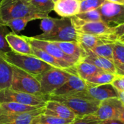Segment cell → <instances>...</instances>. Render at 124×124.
I'll return each mask as SVG.
<instances>
[{"label":"cell","instance_id":"6da1fadb","mask_svg":"<svg viewBox=\"0 0 124 124\" xmlns=\"http://www.w3.org/2000/svg\"><path fill=\"white\" fill-rule=\"evenodd\" d=\"M38 12L30 3L21 0H1L0 1V23L5 25L9 20L15 18H28L31 21L48 17Z\"/></svg>","mask_w":124,"mask_h":124},{"label":"cell","instance_id":"7a4b0ae2","mask_svg":"<svg viewBox=\"0 0 124 124\" xmlns=\"http://www.w3.org/2000/svg\"><path fill=\"white\" fill-rule=\"evenodd\" d=\"M49 100L57 101L64 104L78 117L94 114L98 110L101 102L89 97L86 91L72 95H49Z\"/></svg>","mask_w":124,"mask_h":124},{"label":"cell","instance_id":"3957f363","mask_svg":"<svg viewBox=\"0 0 124 124\" xmlns=\"http://www.w3.org/2000/svg\"><path fill=\"white\" fill-rule=\"evenodd\" d=\"M1 54L11 65L18 67L34 76L40 75L54 68L34 55L23 54L12 51Z\"/></svg>","mask_w":124,"mask_h":124},{"label":"cell","instance_id":"277c9868","mask_svg":"<svg viewBox=\"0 0 124 124\" xmlns=\"http://www.w3.org/2000/svg\"><path fill=\"white\" fill-rule=\"evenodd\" d=\"M12 69L13 75L10 87L12 89L38 96L47 97L42 93L41 85L36 76L29 73L15 65H12Z\"/></svg>","mask_w":124,"mask_h":124},{"label":"cell","instance_id":"5b68a950","mask_svg":"<svg viewBox=\"0 0 124 124\" xmlns=\"http://www.w3.org/2000/svg\"><path fill=\"white\" fill-rule=\"evenodd\" d=\"M73 75L65 69L52 68V69L36 76L42 93L49 97L56 89L62 86Z\"/></svg>","mask_w":124,"mask_h":124},{"label":"cell","instance_id":"8992f818","mask_svg":"<svg viewBox=\"0 0 124 124\" xmlns=\"http://www.w3.org/2000/svg\"><path fill=\"white\" fill-rule=\"evenodd\" d=\"M33 37L37 39L52 42H77V31L73 25L70 17H61L52 32L48 34L41 33Z\"/></svg>","mask_w":124,"mask_h":124},{"label":"cell","instance_id":"52a82bcc","mask_svg":"<svg viewBox=\"0 0 124 124\" xmlns=\"http://www.w3.org/2000/svg\"><path fill=\"white\" fill-rule=\"evenodd\" d=\"M49 100L47 97L38 96L23 92L13 90L11 88L0 90V103L17 102L26 105L42 108Z\"/></svg>","mask_w":124,"mask_h":124},{"label":"cell","instance_id":"ba28073f","mask_svg":"<svg viewBox=\"0 0 124 124\" xmlns=\"http://www.w3.org/2000/svg\"><path fill=\"white\" fill-rule=\"evenodd\" d=\"M98 10L102 21L108 26L116 28L124 24V4L106 1Z\"/></svg>","mask_w":124,"mask_h":124},{"label":"cell","instance_id":"9c48e42d","mask_svg":"<svg viewBox=\"0 0 124 124\" xmlns=\"http://www.w3.org/2000/svg\"><path fill=\"white\" fill-rule=\"evenodd\" d=\"M70 18L73 25L78 33H87L97 36H114L116 38L114 35L115 28L108 26L102 20L84 23L78 20L74 16Z\"/></svg>","mask_w":124,"mask_h":124},{"label":"cell","instance_id":"30bf717a","mask_svg":"<svg viewBox=\"0 0 124 124\" xmlns=\"http://www.w3.org/2000/svg\"><path fill=\"white\" fill-rule=\"evenodd\" d=\"M23 36L32 46L44 50V52L59 60L67 62L73 66H76V65L78 63V62L76 61L73 58L65 54L60 49V48L57 46L54 42L37 39L34 37H28L25 36Z\"/></svg>","mask_w":124,"mask_h":124},{"label":"cell","instance_id":"8fae6325","mask_svg":"<svg viewBox=\"0 0 124 124\" xmlns=\"http://www.w3.org/2000/svg\"><path fill=\"white\" fill-rule=\"evenodd\" d=\"M123 107L124 104L118 97L108 99L100 102L98 110L92 115L102 121L110 119H118Z\"/></svg>","mask_w":124,"mask_h":124},{"label":"cell","instance_id":"7c38bea8","mask_svg":"<svg viewBox=\"0 0 124 124\" xmlns=\"http://www.w3.org/2000/svg\"><path fill=\"white\" fill-rule=\"evenodd\" d=\"M86 83L87 88L86 89V92L89 97L97 101L102 102L108 99L118 97V90L112 84L95 85L89 82Z\"/></svg>","mask_w":124,"mask_h":124},{"label":"cell","instance_id":"4fadbf2b","mask_svg":"<svg viewBox=\"0 0 124 124\" xmlns=\"http://www.w3.org/2000/svg\"><path fill=\"white\" fill-rule=\"evenodd\" d=\"M87 83L77 75L73 74L69 79L59 89H56L51 95L64 96L72 95L86 91Z\"/></svg>","mask_w":124,"mask_h":124},{"label":"cell","instance_id":"5bb4252c","mask_svg":"<svg viewBox=\"0 0 124 124\" xmlns=\"http://www.w3.org/2000/svg\"><path fill=\"white\" fill-rule=\"evenodd\" d=\"M44 113V107L38 110L18 114L0 115V124H32L33 120Z\"/></svg>","mask_w":124,"mask_h":124},{"label":"cell","instance_id":"9a60e30c","mask_svg":"<svg viewBox=\"0 0 124 124\" xmlns=\"http://www.w3.org/2000/svg\"><path fill=\"white\" fill-rule=\"evenodd\" d=\"M44 113L46 115L53 116L57 118L72 121H74L78 117L69 108L64 104L51 100H48L46 101L44 106Z\"/></svg>","mask_w":124,"mask_h":124},{"label":"cell","instance_id":"2e32d148","mask_svg":"<svg viewBox=\"0 0 124 124\" xmlns=\"http://www.w3.org/2000/svg\"><path fill=\"white\" fill-rule=\"evenodd\" d=\"M117 39L114 36H97L77 32V42L85 49H92L95 46L105 44H112Z\"/></svg>","mask_w":124,"mask_h":124},{"label":"cell","instance_id":"e0dca14e","mask_svg":"<svg viewBox=\"0 0 124 124\" xmlns=\"http://www.w3.org/2000/svg\"><path fill=\"white\" fill-rule=\"evenodd\" d=\"M6 39L12 52L33 55L32 46L23 36H19L14 32H10L6 36Z\"/></svg>","mask_w":124,"mask_h":124},{"label":"cell","instance_id":"ac0fdd59","mask_svg":"<svg viewBox=\"0 0 124 124\" xmlns=\"http://www.w3.org/2000/svg\"><path fill=\"white\" fill-rule=\"evenodd\" d=\"M54 11L62 17H71L79 13V0H57L54 3Z\"/></svg>","mask_w":124,"mask_h":124},{"label":"cell","instance_id":"d6986e66","mask_svg":"<svg viewBox=\"0 0 124 124\" xmlns=\"http://www.w3.org/2000/svg\"><path fill=\"white\" fill-rule=\"evenodd\" d=\"M85 51L86 52V56L82 61L92 64L104 71L116 74V68L113 61L94 54L90 49Z\"/></svg>","mask_w":124,"mask_h":124},{"label":"cell","instance_id":"ffe728a7","mask_svg":"<svg viewBox=\"0 0 124 124\" xmlns=\"http://www.w3.org/2000/svg\"><path fill=\"white\" fill-rule=\"evenodd\" d=\"M58 46L60 49L67 55L73 58L78 62L82 61L86 56L85 49L76 41H66V42H54Z\"/></svg>","mask_w":124,"mask_h":124},{"label":"cell","instance_id":"44dd1931","mask_svg":"<svg viewBox=\"0 0 124 124\" xmlns=\"http://www.w3.org/2000/svg\"><path fill=\"white\" fill-rule=\"evenodd\" d=\"M12 75V65L0 53V90L11 87Z\"/></svg>","mask_w":124,"mask_h":124},{"label":"cell","instance_id":"7402d4cb","mask_svg":"<svg viewBox=\"0 0 124 124\" xmlns=\"http://www.w3.org/2000/svg\"><path fill=\"white\" fill-rule=\"evenodd\" d=\"M32 51H33V55L36 56V57L39 58L40 60H43L44 62H45L46 63H48L49 65H52L54 68L68 70V69L71 68L72 67H74L72 65L67 62L61 61V60H59L56 59L55 57H54L52 55L49 54L48 53H46V52H44L42 49H40L32 46Z\"/></svg>","mask_w":124,"mask_h":124},{"label":"cell","instance_id":"603a6c76","mask_svg":"<svg viewBox=\"0 0 124 124\" xmlns=\"http://www.w3.org/2000/svg\"><path fill=\"white\" fill-rule=\"evenodd\" d=\"M43 108V107H42ZM41 108L26 105L17 102H2L0 103V115L1 114H18L38 110Z\"/></svg>","mask_w":124,"mask_h":124},{"label":"cell","instance_id":"cb8c5ba5","mask_svg":"<svg viewBox=\"0 0 124 124\" xmlns=\"http://www.w3.org/2000/svg\"><path fill=\"white\" fill-rule=\"evenodd\" d=\"M75 69L77 76L84 81H87L89 78L104 72V70L100 69L97 66L84 61L78 62L75 66Z\"/></svg>","mask_w":124,"mask_h":124},{"label":"cell","instance_id":"d4e9b609","mask_svg":"<svg viewBox=\"0 0 124 124\" xmlns=\"http://www.w3.org/2000/svg\"><path fill=\"white\" fill-rule=\"evenodd\" d=\"M73 121L42 113L33 120L32 124H70Z\"/></svg>","mask_w":124,"mask_h":124},{"label":"cell","instance_id":"484cf974","mask_svg":"<svg viewBox=\"0 0 124 124\" xmlns=\"http://www.w3.org/2000/svg\"><path fill=\"white\" fill-rule=\"evenodd\" d=\"M116 74H113L108 72H102L96 76H94L89 78L86 82L95 84V85H102V84H112L113 81L116 78Z\"/></svg>","mask_w":124,"mask_h":124},{"label":"cell","instance_id":"4316f807","mask_svg":"<svg viewBox=\"0 0 124 124\" xmlns=\"http://www.w3.org/2000/svg\"><path fill=\"white\" fill-rule=\"evenodd\" d=\"M30 4L33 6L38 12L48 15L54 11V2L52 0H31Z\"/></svg>","mask_w":124,"mask_h":124},{"label":"cell","instance_id":"83f0119b","mask_svg":"<svg viewBox=\"0 0 124 124\" xmlns=\"http://www.w3.org/2000/svg\"><path fill=\"white\" fill-rule=\"evenodd\" d=\"M94 54L107 58L113 62V43L112 44H105L102 45H99L97 46L94 47L93 49H90Z\"/></svg>","mask_w":124,"mask_h":124},{"label":"cell","instance_id":"f1b7e54d","mask_svg":"<svg viewBox=\"0 0 124 124\" xmlns=\"http://www.w3.org/2000/svg\"><path fill=\"white\" fill-rule=\"evenodd\" d=\"M113 62L115 65L124 64V43L117 40L113 43Z\"/></svg>","mask_w":124,"mask_h":124},{"label":"cell","instance_id":"f546056e","mask_svg":"<svg viewBox=\"0 0 124 124\" xmlns=\"http://www.w3.org/2000/svg\"><path fill=\"white\" fill-rule=\"evenodd\" d=\"M31 20L28 18H15L5 23V25L11 28L12 32L17 34L25 29L28 23Z\"/></svg>","mask_w":124,"mask_h":124},{"label":"cell","instance_id":"4dcf8cb0","mask_svg":"<svg viewBox=\"0 0 124 124\" xmlns=\"http://www.w3.org/2000/svg\"><path fill=\"white\" fill-rule=\"evenodd\" d=\"M78 20L81 22H92V21H100L101 20V15L100 13L97 9L85 12H81L77 14L74 16Z\"/></svg>","mask_w":124,"mask_h":124},{"label":"cell","instance_id":"1f68e13d","mask_svg":"<svg viewBox=\"0 0 124 124\" xmlns=\"http://www.w3.org/2000/svg\"><path fill=\"white\" fill-rule=\"evenodd\" d=\"M105 2H106V0H84V1H80L79 13L97 9Z\"/></svg>","mask_w":124,"mask_h":124},{"label":"cell","instance_id":"d6a6232c","mask_svg":"<svg viewBox=\"0 0 124 124\" xmlns=\"http://www.w3.org/2000/svg\"><path fill=\"white\" fill-rule=\"evenodd\" d=\"M60 19L57 18H52L49 16L41 19V24H40V28L43 31V33L48 34L52 32L56 26L59 23Z\"/></svg>","mask_w":124,"mask_h":124},{"label":"cell","instance_id":"836d02e7","mask_svg":"<svg viewBox=\"0 0 124 124\" xmlns=\"http://www.w3.org/2000/svg\"><path fill=\"white\" fill-rule=\"evenodd\" d=\"M11 31H9L7 26L0 23V52L1 53H7V52H12V49L9 47L6 39V36Z\"/></svg>","mask_w":124,"mask_h":124},{"label":"cell","instance_id":"e575fe53","mask_svg":"<svg viewBox=\"0 0 124 124\" xmlns=\"http://www.w3.org/2000/svg\"><path fill=\"white\" fill-rule=\"evenodd\" d=\"M102 121L98 120L93 115L86 116L83 117H77L70 124H100Z\"/></svg>","mask_w":124,"mask_h":124},{"label":"cell","instance_id":"d590c367","mask_svg":"<svg viewBox=\"0 0 124 124\" xmlns=\"http://www.w3.org/2000/svg\"><path fill=\"white\" fill-rule=\"evenodd\" d=\"M113 86L118 91H124V76L117 75L112 83Z\"/></svg>","mask_w":124,"mask_h":124},{"label":"cell","instance_id":"8d00e7d4","mask_svg":"<svg viewBox=\"0 0 124 124\" xmlns=\"http://www.w3.org/2000/svg\"><path fill=\"white\" fill-rule=\"evenodd\" d=\"M114 35L118 39H119L122 36L124 35V24L117 26L114 28Z\"/></svg>","mask_w":124,"mask_h":124},{"label":"cell","instance_id":"74e56055","mask_svg":"<svg viewBox=\"0 0 124 124\" xmlns=\"http://www.w3.org/2000/svg\"><path fill=\"white\" fill-rule=\"evenodd\" d=\"M100 124H124V123L120 119H110L102 121Z\"/></svg>","mask_w":124,"mask_h":124},{"label":"cell","instance_id":"f35d334b","mask_svg":"<svg viewBox=\"0 0 124 124\" xmlns=\"http://www.w3.org/2000/svg\"><path fill=\"white\" fill-rule=\"evenodd\" d=\"M116 75L124 76V64L116 65Z\"/></svg>","mask_w":124,"mask_h":124},{"label":"cell","instance_id":"ab89813d","mask_svg":"<svg viewBox=\"0 0 124 124\" xmlns=\"http://www.w3.org/2000/svg\"><path fill=\"white\" fill-rule=\"evenodd\" d=\"M118 99L124 105V91H118Z\"/></svg>","mask_w":124,"mask_h":124},{"label":"cell","instance_id":"60d3db41","mask_svg":"<svg viewBox=\"0 0 124 124\" xmlns=\"http://www.w3.org/2000/svg\"><path fill=\"white\" fill-rule=\"evenodd\" d=\"M107 1L113 2V3H118V4H124V0H106Z\"/></svg>","mask_w":124,"mask_h":124},{"label":"cell","instance_id":"b9f144b4","mask_svg":"<svg viewBox=\"0 0 124 124\" xmlns=\"http://www.w3.org/2000/svg\"><path fill=\"white\" fill-rule=\"evenodd\" d=\"M118 119H120L121 121H122L124 123V107H123V109H122V111H121V115H120Z\"/></svg>","mask_w":124,"mask_h":124},{"label":"cell","instance_id":"7bdbcfd3","mask_svg":"<svg viewBox=\"0 0 124 124\" xmlns=\"http://www.w3.org/2000/svg\"><path fill=\"white\" fill-rule=\"evenodd\" d=\"M118 40H120L121 41H122L123 43H124V36H121V38L118 39Z\"/></svg>","mask_w":124,"mask_h":124},{"label":"cell","instance_id":"ee69618b","mask_svg":"<svg viewBox=\"0 0 124 124\" xmlns=\"http://www.w3.org/2000/svg\"><path fill=\"white\" fill-rule=\"evenodd\" d=\"M21 1H24V2H25V3H30V1H31V0H21Z\"/></svg>","mask_w":124,"mask_h":124},{"label":"cell","instance_id":"f6af8a7d","mask_svg":"<svg viewBox=\"0 0 124 124\" xmlns=\"http://www.w3.org/2000/svg\"><path fill=\"white\" fill-rule=\"evenodd\" d=\"M52 1H54V3H55V2H56V1H57V0H52Z\"/></svg>","mask_w":124,"mask_h":124},{"label":"cell","instance_id":"bcb514c9","mask_svg":"<svg viewBox=\"0 0 124 124\" xmlns=\"http://www.w3.org/2000/svg\"><path fill=\"white\" fill-rule=\"evenodd\" d=\"M79 1H84V0H79Z\"/></svg>","mask_w":124,"mask_h":124},{"label":"cell","instance_id":"7dc6e473","mask_svg":"<svg viewBox=\"0 0 124 124\" xmlns=\"http://www.w3.org/2000/svg\"><path fill=\"white\" fill-rule=\"evenodd\" d=\"M1 1V0H0V1Z\"/></svg>","mask_w":124,"mask_h":124}]
</instances>
